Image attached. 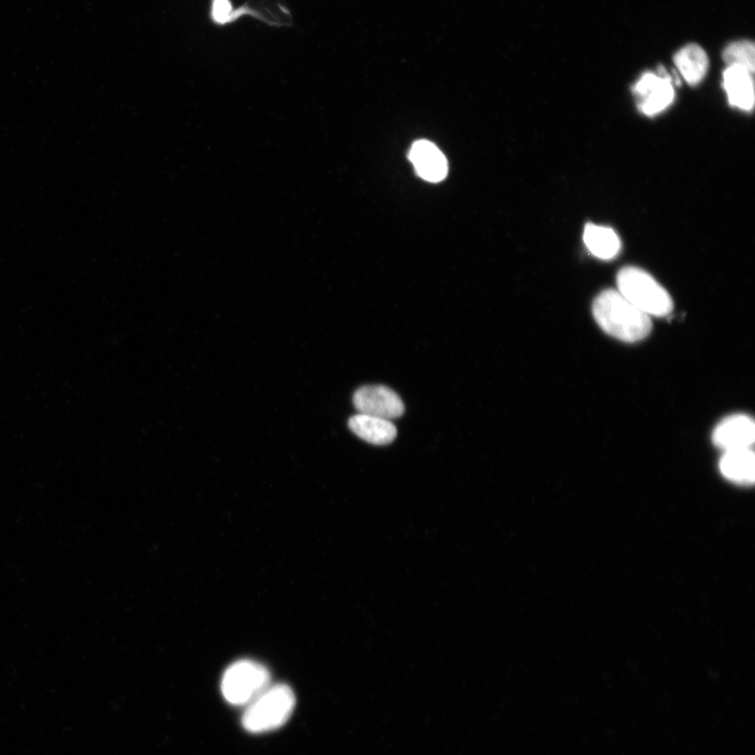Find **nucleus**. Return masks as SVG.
<instances>
[{"instance_id": "1", "label": "nucleus", "mask_w": 755, "mask_h": 755, "mask_svg": "<svg viewBox=\"0 0 755 755\" xmlns=\"http://www.w3.org/2000/svg\"><path fill=\"white\" fill-rule=\"evenodd\" d=\"M593 315L604 332L624 342L641 341L652 332L651 317L638 310L617 290H606L596 297Z\"/></svg>"}, {"instance_id": "2", "label": "nucleus", "mask_w": 755, "mask_h": 755, "mask_svg": "<svg viewBox=\"0 0 755 755\" xmlns=\"http://www.w3.org/2000/svg\"><path fill=\"white\" fill-rule=\"evenodd\" d=\"M296 698L291 687L276 684L246 706L242 719L244 728L252 733H263L283 727L292 717Z\"/></svg>"}, {"instance_id": "3", "label": "nucleus", "mask_w": 755, "mask_h": 755, "mask_svg": "<svg viewBox=\"0 0 755 755\" xmlns=\"http://www.w3.org/2000/svg\"><path fill=\"white\" fill-rule=\"evenodd\" d=\"M618 292L646 315L664 317L671 314L674 302L670 294L649 273L627 267L617 275Z\"/></svg>"}, {"instance_id": "4", "label": "nucleus", "mask_w": 755, "mask_h": 755, "mask_svg": "<svg viewBox=\"0 0 755 755\" xmlns=\"http://www.w3.org/2000/svg\"><path fill=\"white\" fill-rule=\"evenodd\" d=\"M268 668L252 660L231 664L222 679V693L227 702L247 706L270 686Z\"/></svg>"}, {"instance_id": "5", "label": "nucleus", "mask_w": 755, "mask_h": 755, "mask_svg": "<svg viewBox=\"0 0 755 755\" xmlns=\"http://www.w3.org/2000/svg\"><path fill=\"white\" fill-rule=\"evenodd\" d=\"M633 93L640 112L656 116L667 109L675 99L673 80L664 69L660 73H646L634 85Z\"/></svg>"}, {"instance_id": "6", "label": "nucleus", "mask_w": 755, "mask_h": 755, "mask_svg": "<svg viewBox=\"0 0 755 755\" xmlns=\"http://www.w3.org/2000/svg\"><path fill=\"white\" fill-rule=\"evenodd\" d=\"M353 402L359 414L390 421L400 418L405 409L399 395L391 388L382 385L359 388L354 395Z\"/></svg>"}, {"instance_id": "7", "label": "nucleus", "mask_w": 755, "mask_h": 755, "mask_svg": "<svg viewBox=\"0 0 755 755\" xmlns=\"http://www.w3.org/2000/svg\"><path fill=\"white\" fill-rule=\"evenodd\" d=\"M755 440V424L746 415L724 419L715 429L713 441L724 451L751 448Z\"/></svg>"}, {"instance_id": "8", "label": "nucleus", "mask_w": 755, "mask_h": 755, "mask_svg": "<svg viewBox=\"0 0 755 755\" xmlns=\"http://www.w3.org/2000/svg\"><path fill=\"white\" fill-rule=\"evenodd\" d=\"M409 160L414 164L417 174L426 181L441 182L447 176V160L434 143L426 140L414 143L409 151Z\"/></svg>"}, {"instance_id": "9", "label": "nucleus", "mask_w": 755, "mask_h": 755, "mask_svg": "<svg viewBox=\"0 0 755 755\" xmlns=\"http://www.w3.org/2000/svg\"><path fill=\"white\" fill-rule=\"evenodd\" d=\"M353 433L373 445L391 444L397 437V428L390 420L358 414L349 421Z\"/></svg>"}, {"instance_id": "10", "label": "nucleus", "mask_w": 755, "mask_h": 755, "mask_svg": "<svg viewBox=\"0 0 755 755\" xmlns=\"http://www.w3.org/2000/svg\"><path fill=\"white\" fill-rule=\"evenodd\" d=\"M724 89L729 103L745 112H751L754 105V85L752 73L738 67H728L724 73Z\"/></svg>"}, {"instance_id": "11", "label": "nucleus", "mask_w": 755, "mask_h": 755, "mask_svg": "<svg viewBox=\"0 0 755 755\" xmlns=\"http://www.w3.org/2000/svg\"><path fill=\"white\" fill-rule=\"evenodd\" d=\"M725 478L738 484H753L755 458L751 448L725 451L720 462Z\"/></svg>"}, {"instance_id": "12", "label": "nucleus", "mask_w": 755, "mask_h": 755, "mask_svg": "<svg viewBox=\"0 0 755 755\" xmlns=\"http://www.w3.org/2000/svg\"><path fill=\"white\" fill-rule=\"evenodd\" d=\"M674 60L682 77L690 85L699 84L706 76L709 61L701 47L686 46L676 54Z\"/></svg>"}, {"instance_id": "13", "label": "nucleus", "mask_w": 755, "mask_h": 755, "mask_svg": "<svg viewBox=\"0 0 755 755\" xmlns=\"http://www.w3.org/2000/svg\"><path fill=\"white\" fill-rule=\"evenodd\" d=\"M584 241L590 252L600 260H612L621 249L618 235L608 227L588 224L584 232Z\"/></svg>"}, {"instance_id": "14", "label": "nucleus", "mask_w": 755, "mask_h": 755, "mask_svg": "<svg viewBox=\"0 0 755 755\" xmlns=\"http://www.w3.org/2000/svg\"><path fill=\"white\" fill-rule=\"evenodd\" d=\"M724 61L728 67H738L754 72L755 68V49L750 41H737L731 43L723 54Z\"/></svg>"}, {"instance_id": "15", "label": "nucleus", "mask_w": 755, "mask_h": 755, "mask_svg": "<svg viewBox=\"0 0 755 755\" xmlns=\"http://www.w3.org/2000/svg\"><path fill=\"white\" fill-rule=\"evenodd\" d=\"M232 7L229 0H213L212 17L219 24H226L230 20Z\"/></svg>"}]
</instances>
